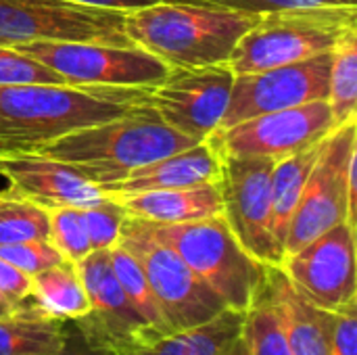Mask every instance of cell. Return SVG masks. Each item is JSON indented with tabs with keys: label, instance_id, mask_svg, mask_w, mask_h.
<instances>
[{
	"label": "cell",
	"instance_id": "1",
	"mask_svg": "<svg viewBox=\"0 0 357 355\" xmlns=\"http://www.w3.org/2000/svg\"><path fill=\"white\" fill-rule=\"evenodd\" d=\"M142 103V88L0 86V157L38 153L67 132L121 117Z\"/></svg>",
	"mask_w": 357,
	"mask_h": 355
},
{
	"label": "cell",
	"instance_id": "2",
	"mask_svg": "<svg viewBox=\"0 0 357 355\" xmlns=\"http://www.w3.org/2000/svg\"><path fill=\"white\" fill-rule=\"evenodd\" d=\"M259 15L188 0H163L126 13L123 27L134 46L169 69L228 65L238 40Z\"/></svg>",
	"mask_w": 357,
	"mask_h": 355
},
{
	"label": "cell",
	"instance_id": "3",
	"mask_svg": "<svg viewBox=\"0 0 357 355\" xmlns=\"http://www.w3.org/2000/svg\"><path fill=\"white\" fill-rule=\"evenodd\" d=\"M192 144L197 140L163 123L144 100L121 117L86 126L46 142L38 155L71 165L90 182L107 188L132 172Z\"/></svg>",
	"mask_w": 357,
	"mask_h": 355
},
{
	"label": "cell",
	"instance_id": "4",
	"mask_svg": "<svg viewBox=\"0 0 357 355\" xmlns=\"http://www.w3.org/2000/svg\"><path fill=\"white\" fill-rule=\"evenodd\" d=\"M357 29V4L297 6L259 15L238 40L228 67L234 75L264 71L331 52Z\"/></svg>",
	"mask_w": 357,
	"mask_h": 355
},
{
	"label": "cell",
	"instance_id": "5",
	"mask_svg": "<svg viewBox=\"0 0 357 355\" xmlns=\"http://www.w3.org/2000/svg\"><path fill=\"white\" fill-rule=\"evenodd\" d=\"M140 222L157 241L174 249L230 310L247 312L251 308L270 266L241 247L222 216L184 224Z\"/></svg>",
	"mask_w": 357,
	"mask_h": 355
},
{
	"label": "cell",
	"instance_id": "6",
	"mask_svg": "<svg viewBox=\"0 0 357 355\" xmlns=\"http://www.w3.org/2000/svg\"><path fill=\"white\" fill-rule=\"evenodd\" d=\"M117 245L138 259L169 333L199 326L228 308L182 257L157 241L140 220L126 218Z\"/></svg>",
	"mask_w": 357,
	"mask_h": 355
},
{
	"label": "cell",
	"instance_id": "7",
	"mask_svg": "<svg viewBox=\"0 0 357 355\" xmlns=\"http://www.w3.org/2000/svg\"><path fill=\"white\" fill-rule=\"evenodd\" d=\"M357 172V119L337 126L305 182L291 218L284 255H291L341 222H349V184ZM351 224V222H349Z\"/></svg>",
	"mask_w": 357,
	"mask_h": 355
},
{
	"label": "cell",
	"instance_id": "8",
	"mask_svg": "<svg viewBox=\"0 0 357 355\" xmlns=\"http://www.w3.org/2000/svg\"><path fill=\"white\" fill-rule=\"evenodd\" d=\"M10 48L56 71L69 86L146 90L169 73L165 63L138 46L38 40Z\"/></svg>",
	"mask_w": 357,
	"mask_h": 355
},
{
	"label": "cell",
	"instance_id": "9",
	"mask_svg": "<svg viewBox=\"0 0 357 355\" xmlns=\"http://www.w3.org/2000/svg\"><path fill=\"white\" fill-rule=\"evenodd\" d=\"M123 17L121 10L67 0H0V46L38 40L134 46Z\"/></svg>",
	"mask_w": 357,
	"mask_h": 355
},
{
	"label": "cell",
	"instance_id": "10",
	"mask_svg": "<svg viewBox=\"0 0 357 355\" xmlns=\"http://www.w3.org/2000/svg\"><path fill=\"white\" fill-rule=\"evenodd\" d=\"M222 218L241 247L266 266H280L282 255L272 236V169L264 157H220Z\"/></svg>",
	"mask_w": 357,
	"mask_h": 355
},
{
	"label": "cell",
	"instance_id": "11",
	"mask_svg": "<svg viewBox=\"0 0 357 355\" xmlns=\"http://www.w3.org/2000/svg\"><path fill=\"white\" fill-rule=\"evenodd\" d=\"M335 128L328 100H314L215 130L209 140L220 157H264L276 163L324 140Z\"/></svg>",
	"mask_w": 357,
	"mask_h": 355
},
{
	"label": "cell",
	"instance_id": "12",
	"mask_svg": "<svg viewBox=\"0 0 357 355\" xmlns=\"http://www.w3.org/2000/svg\"><path fill=\"white\" fill-rule=\"evenodd\" d=\"M234 73L228 65L169 69L155 86L144 90V100L176 132L203 142L226 113Z\"/></svg>",
	"mask_w": 357,
	"mask_h": 355
},
{
	"label": "cell",
	"instance_id": "13",
	"mask_svg": "<svg viewBox=\"0 0 357 355\" xmlns=\"http://www.w3.org/2000/svg\"><path fill=\"white\" fill-rule=\"evenodd\" d=\"M333 50L305 61L238 73L232 82L230 100L218 130L232 128L245 119L328 98Z\"/></svg>",
	"mask_w": 357,
	"mask_h": 355
},
{
	"label": "cell",
	"instance_id": "14",
	"mask_svg": "<svg viewBox=\"0 0 357 355\" xmlns=\"http://www.w3.org/2000/svg\"><path fill=\"white\" fill-rule=\"evenodd\" d=\"M75 268L90 301V312L75 320V331L88 345L113 354L161 337L146 324L123 293L113 272L109 251H90Z\"/></svg>",
	"mask_w": 357,
	"mask_h": 355
},
{
	"label": "cell",
	"instance_id": "15",
	"mask_svg": "<svg viewBox=\"0 0 357 355\" xmlns=\"http://www.w3.org/2000/svg\"><path fill=\"white\" fill-rule=\"evenodd\" d=\"M312 303L335 312L357 299L356 224L341 222L278 266Z\"/></svg>",
	"mask_w": 357,
	"mask_h": 355
},
{
	"label": "cell",
	"instance_id": "16",
	"mask_svg": "<svg viewBox=\"0 0 357 355\" xmlns=\"http://www.w3.org/2000/svg\"><path fill=\"white\" fill-rule=\"evenodd\" d=\"M0 176L6 178L13 195L46 211L56 207L86 209L107 199L105 190L77 169L38 153L0 157Z\"/></svg>",
	"mask_w": 357,
	"mask_h": 355
},
{
	"label": "cell",
	"instance_id": "17",
	"mask_svg": "<svg viewBox=\"0 0 357 355\" xmlns=\"http://www.w3.org/2000/svg\"><path fill=\"white\" fill-rule=\"evenodd\" d=\"M222 176V159L218 149L209 138L197 142L184 151L161 157L111 184L105 195H132L146 190H172V188H192L201 184H213Z\"/></svg>",
	"mask_w": 357,
	"mask_h": 355
},
{
	"label": "cell",
	"instance_id": "18",
	"mask_svg": "<svg viewBox=\"0 0 357 355\" xmlns=\"http://www.w3.org/2000/svg\"><path fill=\"white\" fill-rule=\"evenodd\" d=\"M266 287L293 355H328L333 312L312 303L278 266L268 268Z\"/></svg>",
	"mask_w": 357,
	"mask_h": 355
},
{
	"label": "cell",
	"instance_id": "19",
	"mask_svg": "<svg viewBox=\"0 0 357 355\" xmlns=\"http://www.w3.org/2000/svg\"><path fill=\"white\" fill-rule=\"evenodd\" d=\"M107 197L117 201L130 218L151 224H184L222 216V195L218 182L192 188L146 190Z\"/></svg>",
	"mask_w": 357,
	"mask_h": 355
},
{
	"label": "cell",
	"instance_id": "20",
	"mask_svg": "<svg viewBox=\"0 0 357 355\" xmlns=\"http://www.w3.org/2000/svg\"><path fill=\"white\" fill-rule=\"evenodd\" d=\"M245 316L247 312L226 308L199 326L167 333L142 345L113 352V355H224L243 337Z\"/></svg>",
	"mask_w": 357,
	"mask_h": 355
},
{
	"label": "cell",
	"instance_id": "21",
	"mask_svg": "<svg viewBox=\"0 0 357 355\" xmlns=\"http://www.w3.org/2000/svg\"><path fill=\"white\" fill-rule=\"evenodd\" d=\"M67 322L46 318L27 301L0 318V355H56L69 341Z\"/></svg>",
	"mask_w": 357,
	"mask_h": 355
},
{
	"label": "cell",
	"instance_id": "22",
	"mask_svg": "<svg viewBox=\"0 0 357 355\" xmlns=\"http://www.w3.org/2000/svg\"><path fill=\"white\" fill-rule=\"evenodd\" d=\"M27 303L46 318L75 322L90 312V301L75 264L61 262L31 276Z\"/></svg>",
	"mask_w": 357,
	"mask_h": 355
},
{
	"label": "cell",
	"instance_id": "23",
	"mask_svg": "<svg viewBox=\"0 0 357 355\" xmlns=\"http://www.w3.org/2000/svg\"><path fill=\"white\" fill-rule=\"evenodd\" d=\"M322 144H324V140L274 163V169H272V236H274V243H276L280 255H284V241H287L291 218L299 205L305 182L322 153Z\"/></svg>",
	"mask_w": 357,
	"mask_h": 355
},
{
	"label": "cell",
	"instance_id": "24",
	"mask_svg": "<svg viewBox=\"0 0 357 355\" xmlns=\"http://www.w3.org/2000/svg\"><path fill=\"white\" fill-rule=\"evenodd\" d=\"M326 100L333 111L335 126L357 119V29L347 31L333 48Z\"/></svg>",
	"mask_w": 357,
	"mask_h": 355
},
{
	"label": "cell",
	"instance_id": "25",
	"mask_svg": "<svg viewBox=\"0 0 357 355\" xmlns=\"http://www.w3.org/2000/svg\"><path fill=\"white\" fill-rule=\"evenodd\" d=\"M243 339L247 343L249 355H293L266 282L247 310Z\"/></svg>",
	"mask_w": 357,
	"mask_h": 355
},
{
	"label": "cell",
	"instance_id": "26",
	"mask_svg": "<svg viewBox=\"0 0 357 355\" xmlns=\"http://www.w3.org/2000/svg\"><path fill=\"white\" fill-rule=\"evenodd\" d=\"M48 236L50 224L44 207L13 195L8 188L0 190V245L48 241Z\"/></svg>",
	"mask_w": 357,
	"mask_h": 355
},
{
	"label": "cell",
	"instance_id": "27",
	"mask_svg": "<svg viewBox=\"0 0 357 355\" xmlns=\"http://www.w3.org/2000/svg\"><path fill=\"white\" fill-rule=\"evenodd\" d=\"M109 257H111L113 272H115L123 293L128 295V299L136 308V312L159 335H167L169 331L165 328V322L161 318L159 305L155 301V295H153V291L149 287V280H146L138 259L128 249H123L121 245H115L113 249H109Z\"/></svg>",
	"mask_w": 357,
	"mask_h": 355
},
{
	"label": "cell",
	"instance_id": "28",
	"mask_svg": "<svg viewBox=\"0 0 357 355\" xmlns=\"http://www.w3.org/2000/svg\"><path fill=\"white\" fill-rule=\"evenodd\" d=\"M48 224H50L48 241L63 255L65 262L77 264L92 251L79 209L75 207L48 209Z\"/></svg>",
	"mask_w": 357,
	"mask_h": 355
},
{
	"label": "cell",
	"instance_id": "29",
	"mask_svg": "<svg viewBox=\"0 0 357 355\" xmlns=\"http://www.w3.org/2000/svg\"><path fill=\"white\" fill-rule=\"evenodd\" d=\"M92 251H109L119 243L121 226L128 218L123 207L107 197L102 203L79 209Z\"/></svg>",
	"mask_w": 357,
	"mask_h": 355
},
{
	"label": "cell",
	"instance_id": "30",
	"mask_svg": "<svg viewBox=\"0 0 357 355\" xmlns=\"http://www.w3.org/2000/svg\"><path fill=\"white\" fill-rule=\"evenodd\" d=\"M17 84L69 86L63 75L48 69L46 65L25 56L23 52L10 46H0V86H17Z\"/></svg>",
	"mask_w": 357,
	"mask_h": 355
},
{
	"label": "cell",
	"instance_id": "31",
	"mask_svg": "<svg viewBox=\"0 0 357 355\" xmlns=\"http://www.w3.org/2000/svg\"><path fill=\"white\" fill-rule=\"evenodd\" d=\"M0 259L27 276H36L38 272L61 264L63 255L52 247L50 241H25L15 245H0Z\"/></svg>",
	"mask_w": 357,
	"mask_h": 355
},
{
	"label": "cell",
	"instance_id": "32",
	"mask_svg": "<svg viewBox=\"0 0 357 355\" xmlns=\"http://www.w3.org/2000/svg\"><path fill=\"white\" fill-rule=\"evenodd\" d=\"M328 355H357V299L333 312Z\"/></svg>",
	"mask_w": 357,
	"mask_h": 355
},
{
	"label": "cell",
	"instance_id": "33",
	"mask_svg": "<svg viewBox=\"0 0 357 355\" xmlns=\"http://www.w3.org/2000/svg\"><path fill=\"white\" fill-rule=\"evenodd\" d=\"M188 2L213 4V6H224V8H232V10L253 13V15H266V13L284 10V8H297V6L357 4V0H188Z\"/></svg>",
	"mask_w": 357,
	"mask_h": 355
},
{
	"label": "cell",
	"instance_id": "34",
	"mask_svg": "<svg viewBox=\"0 0 357 355\" xmlns=\"http://www.w3.org/2000/svg\"><path fill=\"white\" fill-rule=\"evenodd\" d=\"M31 293V276L0 259V295L15 308H21Z\"/></svg>",
	"mask_w": 357,
	"mask_h": 355
},
{
	"label": "cell",
	"instance_id": "35",
	"mask_svg": "<svg viewBox=\"0 0 357 355\" xmlns=\"http://www.w3.org/2000/svg\"><path fill=\"white\" fill-rule=\"evenodd\" d=\"M67 2H77V4H86V6H96V8H109V10H121V13H130L155 2H163V0H67Z\"/></svg>",
	"mask_w": 357,
	"mask_h": 355
},
{
	"label": "cell",
	"instance_id": "36",
	"mask_svg": "<svg viewBox=\"0 0 357 355\" xmlns=\"http://www.w3.org/2000/svg\"><path fill=\"white\" fill-rule=\"evenodd\" d=\"M56 355H113V354H111V352H107V349H98V347L88 345V343L82 339V335L75 331V335H69V341H67L65 349Z\"/></svg>",
	"mask_w": 357,
	"mask_h": 355
},
{
	"label": "cell",
	"instance_id": "37",
	"mask_svg": "<svg viewBox=\"0 0 357 355\" xmlns=\"http://www.w3.org/2000/svg\"><path fill=\"white\" fill-rule=\"evenodd\" d=\"M224 355H249V349H247V343H245V339L241 337L228 352Z\"/></svg>",
	"mask_w": 357,
	"mask_h": 355
},
{
	"label": "cell",
	"instance_id": "38",
	"mask_svg": "<svg viewBox=\"0 0 357 355\" xmlns=\"http://www.w3.org/2000/svg\"><path fill=\"white\" fill-rule=\"evenodd\" d=\"M13 312H17V310H10V308H2V305H0V318L8 316V314H13Z\"/></svg>",
	"mask_w": 357,
	"mask_h": 355
}]
</instances>
